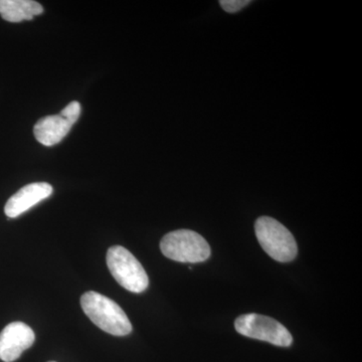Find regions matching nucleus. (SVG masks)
Masks as SVG:
<instances>
[{
  "label": "nucleus",
  "mask_w": 362,
  "mask_h": 362,
  "mask_svg": "<svg viewBox=\"0 0 362 362\" xmlns=\"http://www.w3.org/2000/svg\"><path fill=\"white\" fill-rule=\"evenodd\" d=\"M49 362H56V361H49Z\"/></svg>",
  "instance_id": "f8f14e48"
},
{
  "label": "nucleus",
  "mask_w": 362,
  "mask_h": 362,
  "mask_svg": "<svg viewBox=\"0 0 362 362\" xmlns=\"http://www.w3.org/2000/svg\"><path fill=\"white\" fill-rule=\"evenodd\" d=\"M35 332L23 322L8 324L0 333V359L13 362L20 358L25 350L35 343Z\"/></svg>",
  "instance_id": "423d86ee"
},
{
  "label": "nucleus",
  "mask_w": 362,
  "mask_h": 362,
  "mask_svg": "<svg viewBox=\"0 0 362 362\" xmlns=\"http://www.w3.org/2000/svg\"><path fill=\"white\" fill-rule=\"evenodd\" d=\"M81 306L90 320L109 334L125 337L132 331V324L123 309L99 293H85L81 298Z\"/></svg>",
  "instance_id": "f257e3e1"
},
{
  "label": "nucleus",
  "mask_w": 362,
  "mask_h": 362,
  "mask_svg": "<svg viewBox=\"0 0 362 362\" xmlns=\"http://www.w3.org/2000/svg\"><path fill=\"white\" fill-rule=\"evenodd\" d=\"M160 250L166 258L180 263H202L211 256L209 243L190 230H177L164 235Z\"/></svg>",
  "instance_id": "7ed1b4c3"
},
{
  "label": "nucleus",
  "mask_w": 362,
  "mask_h": 362,
  "mask_svg": "<svg viewBox=\"0 0 362 362\" xmlns=\"http://www.w3.org/2000/svg\"><path fill=\"white\" fill-rule=\"evenodd\" d=\"M52 187L47 182H35L21 188L7 201L4 213L8 218H14L32 209L35 204L51 197Z\"/></svg>",
  "instance_id": "0eeeda50"
},
{
  "label": "nucleus",
  "mask_w": 362,
  "mask_h": 362,
  "mask_svg": "<svg viewBox=\"0 0 362 362\" xmlns=\"http://www.w3.org/2000/svg\"><path fill=\"white\" fill-rule=\"evenodd\" d=\"M255 232L259 245L272 259L288 263L296 258V240L292 233L275 218L261 216L255 223Z\"/></svg>",
  "instance_id": "f03ea898"
},
{
  "label": "nucleus",
  "mask_w": 362,
  "mask_h": 362,
  "mask_svg": "<svg viewBox=\"0 0 362 362\" xmlns=\"http://www.w3.org/2000/svg\"><path fill=\"white\" fill-rule=\"evenodd\" d=\"M107 266L112 276L123 288L132 293H142L148 288L149 279L141 263L127 249L111 247L107 252Z\"/></svg>",
  "instance_id": "20e7f679"
},
{
  "label": "nucleus",
  "mask_w": 362,
  "mask_h": 362,
  "mask_svg": "<svg viewBox=\"0 0 362 362\" xmlns=\"http://www.w3.org/2000/svg\"><path fill=\"white\" fill-rule=\"evenodd\" d=\"M44 13V7L33 0H0V16L9 23L32 21Z\"/></svg>",
  "instance_id": "1a4fd4ad"
},
{
  "label": "nucleus",
  "mask_w": 362,
  "mask_h": 362,
  "mask_svg": "<svg viewBox=\"0 0 362 362\" xmlns=\"http://www.w3.org/2000/svg\"><path fill=\"white\" fill-rule=\"evenodd\" d=\"M235 327L244 337L262 340L277 346L288 347L293 342L289 330L271 317L254 313L245 314L238 317Z\"/></svg>",
  "instance_id": "39448f33"
},
{
  "label": "nucleus",
  "mask_w": 362,
  "mask_h": 362,
  "mask_svg": "<svg viewBox=\"0 0 362 362\" xmlns=\"http://www.w3.org/2000/svg\"><path fill=\"white\" fill-rule=\"evenodd\" d=\"M81 110H82L81 104L77 101H73L65 109H63V111L59 114L74 125L77 122L78 117L81 115Z\"/></svg>",
  "instance_id": "9d476101"
},
{
  "label": "nucleus",
  "mask_w": 362,
  "mask_h": 362,
  "mask_svg": "<svg viewBox=\"0 0 362 362\" xmlns=\"http://www.w3.org/2000/svg\"><path fill=\"white\" fill-rule=\"evenodd\" d=\"M73 127L61 114L45 116L40 119L33 127L35 139L45 146H54L68 135Z\"/></svg>",
  "instance_id": "6e6552de"
},
{
  "label": "nucleus",
  "mask_w": 362,
  "mask_h": 362,
  "mask_svg": "<svg viewBox=\"0 0 362 362\" xmlns=\"http://www.w3.org/2000/svg\"><path fill=\"white\" fill-rule=\"evenodd\" d=\"M252 4L250 0H221V6L228 13H235Z\"/></svg>",
  "instance_id": "9b49d317"
}]
</instances>
